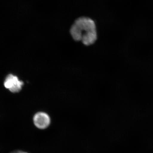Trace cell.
Wrapping results in <instances>:
<instances>
[{"label":"cell","instance_id":"cell-1","mask_svg":"<svg viewBox=\"0 0 153 153\" xmlns=\"http://www.w3.org/2000/svg\"><path fill=\"white\" fill-rule=\"evenodd\" d=\"M70 32L73 39L81 41L84 45H91L95 42L97 38L96 25L89 17H79L74 21Z\"/></svg>","mask_w":153,"mask_h":153},{"label":"cell","instance_id":"cell-2","mask_svg":"<svg viewBox=\"0 0 153 153\" xmlns=\"http://www.w3.org/2000/svg\"><path fill=\"white\" fill-rule=\"evenodd\" d=\"M23 84V82L19 80L17 76L10 74L6 78L4 86L11 92L17 93L22 89Z\"/></svg>","mask_w":153,"mask_h":153},{"label":"cell","instance_id":"cell-3","mask_svg":"<svg viewBox=\"0 0 153 153\" xmlns=\"http://www.w3.org/2000/svg\"><path fill=\"white\" fill-rule=\"evenodd\" d=\"M34 125L39 129H44L49 127L51 123V118L47 114L44 112H39L34 116Z\"/></svg>","mask_w":153,"mask_h":153},{"label":"cell","instance_id":"cell-4","mask_svg":"<svg viewBox=\"0 0 153 153\" xmlns=\"http://www.w3.org/2000/svg\"><path fill=\"white\" fill-rule=\"evenodd\" d=\"M11 153H27L22 152V151H15V152H11Z\"/></svg>","mask_w":153,"mask_h":153}]
</instances>
